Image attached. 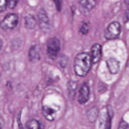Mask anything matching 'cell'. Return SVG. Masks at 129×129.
Listing matches in <instances>:
<instances>
[{
  "label": "cell",
  "instance_id": "21",
  "mask_svg": "<svg viewBox=\"0 0 129 129\" xmlns=\"http://www.w3.org/2000/svg\"><path fill=\"white\" fill-rule=\"evenodd\" d=\"M55 3L56 8L58 11H60L61 9L62 6V0H52Z\"/></svg>",
  "mask_w": 129,
  "mask_h": 129
},
{
  "label": "cell",
  "instance_id": "26",
  "mask_svg": "<svg viewBox=\"0 0 129 129\" xmlns=\"http://www.w3.org/2000/svg\"><path fill=\"white\" fill-rule=\"evenodd\" d=\"M0 79H1V74H0Z\"/></svg>",
  "mask_w": 129,
  "mask_h": 129
},
{
  "label": "cell",
  "instance_id": "14",
  "mask_svg": "<svg viewBox=\"0 0 129 129\" xmlns=\"http://www.w3.org/2000/svg\"><path fill=\"white\" fill-rule=\"evenodd\" d=\"M36 21L32 15H28L25 18V25L28 29H33L35 27Z\"/></svg>",
  "mask_w": 129,
  "mask_h": 129
},
{
  "label": "cell",
  "instance_id": "22",
  "mask_svg": "<svg viewBox=\"0 0 129 129\" xmlns=\"http://www.w3.org/2000/svg\"><path fill=\"white\" fill-rule=\"evenodd\" d=\"M126 18L127 19L129 20V9L127 10V11H126Z\"/></svg>",
  "mask_w": 129,
  "mask_h": 129
},
{
  "label": "cell",
  "instance_id": "23",
  "mask_svg": "<svg viewBox=\"0 0 129 129\" xmlns=\"http://www.w3.org/2000/svg\"><path fill=\"white\" fill-rule=\"evenodd\" d=\"M2 46H3V41L2 40L0 39V50L1 49L2 47Z\"/></svg>",
  "mask_w": 129,
  "mask_h": 129
},
{
  "label": "cell",
  "instance_id": "7",
  "mask_svg": "<svg viewBox=\"0 0 129 129\" xmlns=\"http://www.w3.org/2000/svg\"><path fill=\"white\" fill-rule=\"evenodd\" d=\"M41 49L40 46L37 45L32 46L29 51V57L30 60L33 62L38 61L40 58Z\"/></svg>",
  "mask_w": 129,
  "mask_h": 129
},
{
  "label": "cell",
  "instance_id": "16",
  "mask_svg": "<svg viewBox=\"0 0 129 129\" xmlns=\"http://www.w3.org/2000/svg\"><path fill=\"white\" fill-rule=\"evenodd\" d=\"M87 117L88 120L91 122H94L96 120L98 115V110L96 107H92L87 112Z\"/></svg>",
  "mask_w": 129,
  "mask_h": 129
},
{
  "label": "cell",
  "instance_id": "25",
  "mask_svg": "<svg viewBox=\"0 0 129 129\" xmlns=\"http://www.w3.org/2000/svg\"><path fill=\"white\" fill-rule=\"evenodd\" d=\"M0 129H2V124L1 120H0Z\"/></svg>",
  "mask_w": 129,
  "mask_h": 129
},
{
  "label": "cell",
  "instance_id": "15",
  "mask_svg": "<svg viewBox=\"0 0 129 129\" xmlns=\"http://www.w3.org/2000/svg\"><path fill=\"white\" fill-rule=\"evenodd\" d=\"M107 117L106 119L104 129H111V120L113 116V111L111 107L109 105L107 108Z\"/></svg>",
  "mask_w": 129,
  "mask_h": 129
},
{
  "label": "cell",
  "instance_id": "6",
  "mask_svg": "<svg viewBox=\"0 0 129 129\" xmlns=\"http://www.w3.org/2000/svg\"><path fill=\"white\" fill-rule=\"evenodd\" d=\"M102 53V47L99 43L94 44L91 47V57L93 63H97L100 59Z\"/></svg>",
  "mask_w": 129,
  "mask_h": 129
},
{
  "label": "cell",
  "instance_id": "11",
  "mask_svg": "<svg viewBox=\"0 0 129 129\" xmlns=\"http://www.w3.org/2000/svg\"><path fill=\"white\" fill-rule=\"evenodd\" d=\"M25 129H43L42 122L36 119H32L26 122Z\"/></svg>",
  "mask_w": 129,
  "mask_h": 129
},
{
  "label": "cell",
  "instance_id": "24",
  "mask_svg": "<svg viewBox=\"0 0 129 129\" xmlns=\"http://www.w3.org/2000/svg\"><path fill=\"white\" fill-rule=\"evenodd\" d=\"M125 3L127 4H129V0H124Z\"/></svg>",
  "mask_w": 129,
  "mask_h": 129
},
{
  "label": "cell",
  "instance_id": "8",
  "mask_svg": "<svg viewBox=\"0 0 129 129\" xmlns=\"http://www.w3.org/2000/svg\"><path fill=\"white\" fill-rule=\"evenodd\" d=\"M107 68L109 72L112 74H116L119 69V61L114 58H110L106 61Z\"/></svg>",
  "mask_w": 129,
  "mask_h": 129
},
{
  "label": "cell",
  "instance_id": "20",
  "mask_svg": "<svg viewBox=\"0 0 129 129\" xmlns=\"http://www.w3.org/2000/svg\"><path fill=\"white\" fill-rule=\"evenodd\" d=\"M19 0H8V5L10 9H14L17 6Z\"/></svg>",
  "mask_w": 129,
  "mask_h": 129
},
{
  "label": "cell",
  "instance_id": "4",
  "mask_svg": "<svg viewBox=\"0 0 129 129\" xmlns=\"http://www.w3.org/2000/svg\"><path fill=\"white\" fill-rule=\"evenodd\" d=\"M18 23V17L16 14L7 15L0 22V27L3 30L13 29L16 27Z\"/></svg>",
  "mask_w": 129,
  "mask_h": 129
},
{
  "label": "cell",
  "instance_id": "13",
  "mask_svg": "<svg viewBox=\"0 0 129 129\" xmlns=\"http://www.w3.org/2000/svg\"><path fill=\"white\" fill-rule=\"evenodd\" d=\"M67 86L69 97L71 99H73L76 95V91L77 87V83L75 81H70L69 82Z\"/></svg>",
  "mask_w": 129,
  "mask_h": 129
},
{
  "label": "cell",
  "instance_id": "17",
  "mask_svg": "<svg viewBox=\"0 0 129 129\" xmlns=\"http://www.w3.org/2000/svg\"><path fill=\"white\" fill-rule=\"evenodd\" d=\"M118 129H129V123L122 119L119 123Z\"/></svg>",
  "mask_w": 129,
  "mask_h": 129
},
{
  "label": "cell",
  "instance_id": "19",
  "mask_svg": "<svg viewBox=\"0 0 129 129\" xmlns=\"http://www.w3.org/2000/svg\"><path fill=\"white\" fill-rule=\"evenodd\" d=\"M8 0H0V12H4L7 8Z\"/></svg>",
  "mask_w": 129,
  "mask_h": 129
},
{
  "label": "cell",
  "instance_id": "9",
  "mask_svg": "<svg viewBox=\"0 0 129 129\" xmlns=\"http://www.w3.org/2000/svg\"><path fill=\"white\" fill-rule=\"evenodd\" d=\"M40 25L43 30H47L49 26V20L46 12L44 10H41L38 14Z\"/></svg>",
  "mask_w": 129,
  "mask_h": 129
},
{
  "label": "cell",
  "instance_id": "5",
  "mask_svg": "<svg viewBox=\"0 0 129 129\" xmlns=\"http://www.w3.org/2000/svg\"><path fill=\"white\" fill-rule=\"evenodd\" d=\"M90 96V90L88 85L84 83L81 87L79 90V94L78 97V102L80 104H84L86 103Z\"/></svg>",
  "mask_w": 129,
  "mask_h": 129
},
{
  "label": "cell",
  "instance_id": "3",
  "mask_svg": "<svg viewBox=\"0 0 129 129\" xmlns=\"http://www.w3.org/2000/svg\"><path fill=\"white\" fill-rule=\"evenodd\" d=\"M120 32V24L117 21H113L110 23L105 30L104 37L108 40L114 39L118 37Z\"/></svg>",
  "mask_w": 129,
  "mask_h": 129
},
{
  "label": "cell",
  "instance_id": "10",
  "mask_svg": "<svg viewBox=\"0 0 129 129\" xmlns=\"http://www.w3.org/2000/svg\"><path fill=\"white\" fill-rule=\"evenodd\" d=\"M42 113L44 117L49 121H53L55 119V110L48 106H44L42 107Z\"/></svg>",
  "mask_w": 129,
  "mask_h": 129
},
{
  "label": "cell",
  "instance_id": "1",
  "mask_svg": "<svg viewBox=\"0 0 129 129\" xmlns=\"http://www.w3.org/2000/svg\"><path fill=\"white\" fill-rule=\"evenodd\" d=\"M92 61L91 55L87 52L78 54L74 60V68L76 74L80 77H85L89 72Z\"/></svg>",
  "mask_w": 129,
  "mask_h": 129
},
{
  "label": "cell",
  "instance_id": "12",
  "mask_svg": "<svg viewBox=\"0 0 129 129\" xmlns=\"http://www.w3.org/2000/svg\"><path fill=\"white\" fill-rule=\"evenodd\" d=\"M79 5L84 10L90 11L95 7L96 2L95 0H80Z\"/></svg>",
  "mask_w": 129,
  "mask_h": 129
},
{
  "label": "cell",
  "instance_id": "18",
  "mask_svg": "<svg viewBox=\"0 0 129 129\" xmlns=\"http://www.w3.org/2000/svg\"><path fill=\"white\" fill-rule=\"evenodd\" d=\"M89 26L88 25V24H87L86 23H84L81 28H80V32L84 35H85V34H87L88 32H89Z\"/></svg>",
  "mask_w": 129,
  "mask_h": 129
},
{
  "label": "cell",
  "instance_id": "2",
  "mask_svg": "<svg viewBox=\"0 0 129 129\" xmlns=\"http://www.w3.org/2000/svg\"><path fill=\"white\" fill-rule=\"evenodd\" d=\"M47 52L49 57L54 59L56 58L60 48L59 40L56 37L50 38L47 42Z\"/></svg>",
  "mask_w": 129,
  "mask_h": 129
}]
</instances>
